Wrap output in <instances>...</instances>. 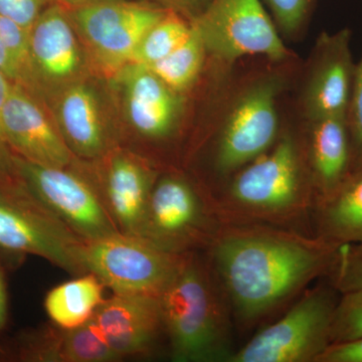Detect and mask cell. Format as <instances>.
Wrapping results in <instances>:
<instances>
[{
    "instance_id": "cell-35",
    "label": "cell",
    "mask_w": 362,
    "mask_h": 362,
    "mask_svg": "<svg viewBox=\"0 0 362 362\" xmlns=\"http://www.w3.org/2000/svg\"><path fill=\"white\" fill-rule=\"evenodd\" d=\"M52 1L58 2L62 6H66L69 9H75L78 7L87 6V4H94V2L100 1V0H52Z\"/></svg>"
},
{
    "instance_id": "cell-5",
    "label": "cell",
    "mask_w": 362,
    "mask_h": 362,
    "mask_svg": "<svg viewBox=\"0 0 362 362\" xmlns=\"http://www.w3.org/2000/svg\"><path fill=\"white\" fill-rule=\"evenodd\" d=\"M339 297L330 284L307 290L284 316L237 349L230 362H317L331 344Z\"/></svg>"
},
{
    "instance_id": "cell-11",
    "label": "cell",
    "mask_w": 362,
    "mask_h": 362,
    "mask_svg": "<svg viewBox=\"0 0 362 362\" xmlns=\"http://www.w3.org/2000/svg\"><path fill=\"white\" fill-rule=\"evenodd\" d=\"M278 78H263L238 100L218 136L214 168L218 175L230 177L261 156L277 142Z\"/></svg>"
},
{
    "instance_id": "cell-18",
    "label": "cell",
    "mask_w": 362,
    "mask_h": 362,
    "mask_svg": "<svg viewBox=\"0 0 362 362\" xmlns=\"http://www.w3.org/2000/svg\"><path fill=\"white\" fill-rule=\"evenodd\" d=\"M57 117L64 139L75 157L100 158L110 150V139L96 92L83 81L58 93Z\"/></svg>"
},
{
    "instance_id": "cell-25",
    "label": "cell",
    "mask_w": 362,
    "mask_h": 362,
    "mask_svg": "<svg viewBox=\"0 0 362 362\" xmlns=\"http://www.w3.org/2000/svg\"><path fill=\"white\" fill-rule=\"evenodd\" d=\"M358 337H362V289L340 294L331 325V343Z\"/></svg>"
},
{
    "instance_id": "cell-16",
    "label": "cell",
    "mask_w": 362,
    "mask_h": 362,
    "mask_svg": "<svg viewBox=\"0 0 362 362\" xmlns=\"http://www.w3.org/2000/svg\"><path fill=\"white\" fill-rule=\"evenodd\" d=\"M93 319L122 358L150 354L164 333L158 297L114 294Z\"/></svg>"
},
{
    "instance_id": "cell-34",
    "label": "cell",
    "mask_w": 362,
    "mask_h": 362,
    "mask_svg": "<svg viewBox=\"0 0 362 362\" xmlns=\"http://www.w3.org/2000/svg\"><path fill=\"white\" fill-rule=\"evenodd\" d=\"M7 319V292L4 273L0 268V330L6 325Z\"/></svg>"
},
{
    "instance_id": "cell-2",
    "label": "cell",
    "mask_w": 362,
    "mask_h": 362,
    "mask_svg": "<svg viewBox=\"0 0 362 362\" xmlns=\"http://www.w3.org/2000/svg\"><path fill=\"white\" fill-rule=\"evenodd\" d=\"M223 223H258L313 235L315 192L308 154L292 135L279 137L268 151L230 176L214 195Z\"/></svg>"
},
{
    "instance_id": "cell-27",
    "label": "cell",
    "mask_w": 362,
    "mask_h": 362,
    "mask_svg": "<svg viewBox=\"0 0 362 362\" xmlns=\"http://www.w3.org/2000/svg\"><path fill=\"white\" fill-rule=\"evenodd\" d=\"M346 121L351 140L352 171H356L362 168V56L356 64Z\"/></svg>"
},
{
    "instance_id": "cell-13",
    "label": "cell",
    "mask_w": 362,
    "mask_h": 362,
    "mask_svg": "<svg viewBox=\"0 0 362 362\" xmlns=\"http://www.w3.org/2000/svg\"><path fill=\"white\" fill-rule=\"evenodd\" d=\"M4 133L14 156L52 168H69L75 156L40 98L11 83L4 108Z\"/></svg>"
},
{
    "instance_id": "cell-29",
    "label": "cell",
    "mask_w": 362,
    "mask_h": 362,
    "mask_svg": "<svg viewBox=\"0 0 362 362\" xmlns=\"http://www.w3.org/2000/svg\"><path fill=\"white\" fill-rule=\"evenodd\" d=\"M13 82L0 71V185L4 187H18L14 154L7 143L4 126V108L9 87Z\"/></svg>"
},
{
    "instance_id": "cell-21",
    "label": "cell",
    "mask_w": 362,
    "mask_h": 362,
    "mask_svg": "<svg viewBox=\"0 0 362 362\" xmlns=\"http://www.w3.org/2000/svg\"><path fill=\"white\" fill-rule=\"evenodd\" d=\"M313 235L335 244H362V168L352 171L335 192L315 202Z\"/></svg>"
},
{
    "instance_id": "cell-30",
    "label": "cell",
    "mask_w": 362,
    "mask_h": 362,
    "mask_svg": "<svg viewBox=\"0 0 362 362\" xmlns=\"http://www.w3.org/2000/svg\"><path fill=\"white\" fill-rule=\"evenodd\" d=\"M52 0H0V13L30 32Z\"/></svg>"
},
{
    "instance_id": "cell-17",
    "label": "cell",
    "mask_w": 362,
    "mask_h": 362,
    "mask_svg": "<svg viewBox=\"0 0 362 362\" xmlns=\"http://www.w3.org/2000/svg\"><path fill=\"white\" fill-rule=\"evenodd\" d=\"M117 78L123 83L126 115L132 129L150 141L170 137L180 118V93L146 66H127Z\"/></svg>"
},
{
    "instance_id": "cell-3",
    "label": "cell",
    "mask_w": 362,
    "mask_h": 362,
    "mask_svg": "<svg viewBox=\"0 0 362 362\" xmlns=\"http://www.w3.org/2000/svg\"><path fill=\"white\" fill-rule=\"evenodd\" d=\"M163 330L175 362H230L233 316L209 259L188 252L158 297Z\"/></svg>"
},
{
    "instance_id": "cell-7",
    "label": "cell",
    "mask_w": 362,
    "mask_h": 362,
    "mask_svg": "<svg viewBox=\"0 0 362 362\" xmlns=\"http://www.w3.org/2000/svg\"><path fill=\"white\" fill-rule=\"evenodd\" d=\"M185 256L119 232L86 242L82 263L87 273L94 274L114 294L159 297Z\"/></svg>"
},
{
    "instance_id": "cell-10",
    "label": "cell",
    "mask_w": 362,
    "mask_h": 362,
    "mask_svg": "<svg viewBox=\"0 0 362 362\" xmlns=\"http://www.w3.org/2000/svg\"><path fill=\"white\" fill-rule=\"evenodd\" d=\"M192 25L206 52L223 61L259 54L281 62L289 57L261 0H211Z\"/></svg>"
},
{
    "instance_id": "cell-28",
    "label": "cell",
    "mask_w": 362,
    "mask_h": 362,
    "mask_svg": "<svg viewBox=\"0 0 362 362\" xmlns=\"http://www.w3.org/2000/svg\"><path fill=\"white\" fill-rule=\"evenodd\" d=\"M285 35H296L310 13L314 0H264Z\"/></svg>"
},
{
    "instance_id": "cell-24",
    "label": "cell",
    "mask_w": 362,
    "mask_h": 362,
    "mask_svg": "<svg viewBox=\"0 0 362 362\" xmlns=\"http://www.w3.org/2000/svg\"><path fill=\"white\" fill-rule=\"evenodd\" d=\"M192 30V23L189 25L180 13L168 9L144 35L130 65L148 66L160 61L177 49L189 37Z\"/></svg>"
},
{
    "instance_id": "cell-6",
    "label": "cell",
    "mask_w": 362,
    "mask_h": 362,
    "mask_svg": "<svg viewBox=\"0 0 362 362\" xmlns=\"http://www.w3.org/2000/svg\"><path fill=\"white\" fill-rule=\"evenodd\" d=\"M168 11L128 0H100L70 9L89 65L107 78L130 65L144 35Z\"/></svg>"
},
{
    "instance_id": "cell-33",
    "label": "cell",
    "mask_w": 362,
    "mask_h": 362,
    "mask_svg": "<svg viewBox=\"0 0 362 362\" xmlns=\"http://www.w3.org/2000/svg\"><path fill=\"white\" fill-rule=\"evenodd\" d=\"M0 71L11 82L23 85V74L2 40H0Z\"/></svg>"
},
{
    "instance_id": "cell-15",
    "label": "cell",
    "mask_w": 362,
    "mask_h": 362,
    "mask_svg": "<svg viewBox=\"0 0 362 362\" xmlns=\"http://www.w3.org/2000/svg\"><path fill=\"white\" fill-rule=\"evenodd\" d=\"M98 182L90 181L119 232L138 238L156 171L141 157L124 150H109Z\"/></svg>"
},
{
    "instance_id": "cell-36",
    "label": "cell",
    "mask_w": 362,
    "mask_h": 362,
    "mask_svg": "<svg viewBox=\"0 0 362 362\" xmlns=\"http://www.w3.org/2000/svg\"><path fill=\"white\" fill-rule=\"evenodd\" d=\"M2 357H4V352H2L1 350H0V358H2Z\"/></svg>"
},
{
    "instance_id": "cell-9",
    "label": "cell",
    "mask_w": 362,
    "mask_h": 362,
    "mask_svg": "<svg viewBox=\"0 0 362 362\" xmlns=\"http://www.w3.org/2000/svg\"><path fill=\"white\" fill-rule=\"evenodd\" d=\"M86 242L23 192L0 185V251L42 257L73 275L87 273Z\"/></svg>"
},
{
    "instance_id": "cell-22",
    "label": "cell",
    "mask_w": 362,
    "mask_h": 362,
    "mask_svg": "<svg viewBox=\"0 0 362 362\" xmlns=\"http://www.w3.org/2000/svg\"><path fill=\"white\" fill-rule=\"evenodd\" d=\"M104 288L103 283L94 274H83L47 293L45 312L58 327H78L90 321L105 301Z\"/></svg>"
},
{
    "instance_id": "cell-1",
    "label": "cell",
    "mask_w": 362,
    "mask_h": 362,
    "mask_svg": "<svg viewBox=\"0 0 362 362\" xmlns=\"http://www.w3.org/2000/svg\"><path fill=\"white\" fill-rule=\"evenodd\" d=\"M340 247L277 226L225 223L207 252L233 320L250 329L327 278Z\"/></svg>"
},
{
    "instance_id": "cell-8",
    "label": "cell",
    "mask_w": 362,
    "mask_h": 362,
    "mask_svg": "<svg viewBox=\"0 0 362 362\" xmlns=\"http://www.w3.org/2000/svg\"><path fill=\"white\" fill-rule=\"evenodd\" d=\"M18 187L85 242L119 233L94 187L68 168L33 163L14 156Z\"/></svg>"
},
{
    "instance_id": "cell-31",
    "label": "cell",
    "mask_w": 362,
    "mask_h": 362,
    "mask_svg": "<svg viewBox=\"0 0 362 362\" xmlns=\"http://www.w3.org/2000/svg\"><path fill=\"white\" fill-rule=\"evenodd\" d=\"M317 362H362V337L331 343Z\"/></svg>"
},
{
    "instance_id": "cell-4",
    "label": "cell",
    "mask_w": 362,
    "mask_h": 362,
    "mask_svg": "<svg viewBox=\"0 0 362 362\" xmlns=\"http://www.w3.org/2000/svg\"><path fill=\"white\" fill-rule=\"evenodd\" d=\"M213 194L178 175L156 178L138 238L163 251L209 250L223 225Z\"/></svg>"
},
{
    "instance_id": "cell-20",
    "label": "cell",
    "mask_w": 362,
    "mask_h": 362,
    "mask_svg": "<svg viewBox=\"0 0 362 362\" xmlns=\"http://www.w3.org/2000/svg\"><path fill=\"white\" fill-rule=\"evenodd\" d=\"M309 123L307 154L317 202L335 192L352 173L351 140L346 117Z\"/></svg>"
},
{
    "instance_id": "cell-19",
    "label": "cell",
    "mask_w": 362,
    "mask_h": 362,
    "mask_svg": "<svg viewBox=\"0 0 362 362\" xmlns=\"http://www.w3.org/2000/svg\"><path fill=\"white\" fill-rule=\"evenodd\" d=\"M18 357L30 362H112L122 359L93 318L73 329L54 325L25 334L18 342Z\"/></svg>"
},
{
    "instance_id": "cell-14",
    "label": "cell",
    "mask_w": 362,
    "mask_h": 362,
    "mask_svg": "<svg viewBox=\"0 0 362 362\" xmlns=\"http://www.w3.org/2000/svg\"><path fill=\"white\" fill-rule=\"evenodd\" d=\"M350 42L349 28L322 33L317 40L304 95L309 122L325 117H346L356 71Z\"/></svg>"
},
{
    "instance_id": "cell-12",
    "label": "cell",
    "mask_w": 362,
    "mask_h": 362,
    "mask_svg": "<svg viewBox=\"0 0 362 362\" xmlns=\"http://www.w3.org/2000/svg\"><path fill=\"white\" fill-rule=\"evenodd\" d=\"M89 65L70 9L52 1L30 30V90L40 97L82 81Z\"/></svg>"
},
{
    "instance_id": "cell-26",
    "label": "cell",
    "mask_w": 362,
    "mask_h": 362,
    "mask_svg": "<svg viewBox=\"0 0 362 362\" xmlns=\"http://www.w3.org/2000/svg\"><path fill=\"white\" fill-rule=\"evenodd\" d=\"M339 294L362 289V244L343 245L327 276Z\"/></svg>"
},
{
    "instance_id": "cell-32",
    "label": "cell",
    "mask_w": 362,
    "mask_h": 362,
    "mask_svg": "<svg viewBox=\"0 0 362 362\" xmlns=\"http://www.w3.org/2000/svg\"><path fill=\"white\" fill-rule=\"evenodd\" d=\"M166 9L176 11L178 13L194 14L195 16L202 13L211 0H158Z\"/></svg>"
},
{
    "instance_id": "cell-23",
    "label": "cell",
    "mask_w": 362,
    "mask_h": 362,
    "mask_svg": "<svg viewBox=\"0 0 362 362\" xmlns=\"http://www.w3.org/2000/svg\"><path fill=\"white\" fill-rule=\"evenodd\" d=\"M206 52L201 37L192 26L189 37L177 49L146 68L170 89L177 93L185 92L199 78Z\"/></svg>"
}]
</instances>
